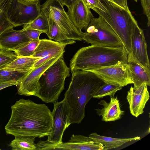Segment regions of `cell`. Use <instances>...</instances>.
<instances>
[{"instance_id": "1", "label": "cell", "mask_w": 150, "mask_h": 150, "mask_svg": "<svg viewBox=\"0 0 150 150\" xmlns=\"http://www.w3.org/2000/svg\"><path fill=\"white\" fill-rule=\"evenodd\" d=\"M10 118L5 126L7 134L41 138L49 135L52 119L45 104L22 98L11 106Z\"/></svg>"}, {"instance_id": "2", "label": "cell", "mask_w": 150, "mask_h": 150, "mask_svg": "<svg viewBox=\"0 0 150 150\" xmlns=\"http://www.w3.org/2000/svg\"><path fill=\"white\" fill-rule=\"evenodd\" d=\"M64 101L67 114V127L80 123L85 116V107L95 92L105 83L95 73L76 70L72 73Z\"/></svg>"}, {"instance_id": "3", "label": "cell", "mask_w": 150, "mask_h": 150, "mask_svg": "<svg viewBox=\"0 0 150 150\" xmlns=\"http://www.w3.org/2000/svg\"><path fill=\"white\" fill-rule=\"evenodd\" d=\"M128 54L124 46L112 47L96 45L79 49L70 60L71 73L88 71L120 63H127Z\"/></svg>"}, {"instance_id": "4", "label": "cell", "mask_w": 150, "mask_h": 150, "mask_svg": "<svg viewBox=\"0 0 150 150\" xmlns=\"http://www.w3.org/2000/svg\"><path fill=\"white\" fill-rule=\"evenodd\" d=\"M105 11L95 8L93 9L110 25L121 41L128 56L132 54L131 37L137 21L128 6L123 8L112 0H101Z\"/></svg>"}, {"instance_id": "5", "label": "cell", "mask_w": 150, "mask_h": 150, "mask_svg": "<svg viewBox=\"0 0 150 150\" xmlns=\"http://www.w3.org/2000/svg\"><path fill=\"white\" fill-rule=\"evenodd\" d=\"M70 68L64 61L63 54L40 76L36 96L46 103L57 101L64 89L66 78L70 76Z\"/></svg>"}, {"instance_id": "6", "label": "cell", "mask_w": 150, "mask_h": 150, "mask_svg": "<svg viewBox=\"0 0 150 150\" xmlns=\"http://www.w3.org/2000/svg\"><path fill=\"white\" fill-rule=\"evenodd\" d=\"M0 6L14 27L29 23L41 13L39 0L27 2L21 0H1Z\"/></svg>"}, {"instance_id": "7", "label": "cell", "mask_w": 150, "mask_h": 150, "mask_svg": "<svg viewBox=\"0 0 150 150\" xmlns=\"http://www.w3.org/2000/svg\"><path fill=\"white\" fill-rule=\"evenodd\" d=\"M83 32L84 39L92 45L112 47L123 46L113 30L101 16L93 18Z\"/></svg>"}, {"instance_id": "8", "label": "cell", "mask_w": 150, "mask_h": 150, "mask_svg": "<svg viewBox=\"0 0 150 150\" xmlns=\"http://www.w3.org/2000/svg\"><path fill=\"white\" fill-rule=\"evenodd\" d=\"M41 8L48 13L69 38L75 40H84L83 32L74 25L60 3L55 0H47L41 5Z\"/></svg>"}, {"instance_id": "9", "label": "cell", "mask_w": 150, "mask_h": 150, "mask_svg": "<svg viewBox=\"0 0 150 150\" xmlns=\"http://www.w3.org/2000/svg\"><path fill=\"white\" fill-rule=\"evenodd\" d=\"M88 71L95 73L105 83L114 84L122 87L133 83L127 63L117 64Z\"/></svg>"}, {"instance_id": "10", "label": "cell", "mask_w": 150, "mask_h": 150, "mask_svg": "<svg viewBox=\"0 0 150 150\" xmlns=\"http://www.w3.org/2000/svg\"><path fill=\"white\" fill-rule=\"evenodd\" d=\"M64 53L52 58L39 67L33 68L17 86V93L20 95L36 96L39 79L44 72Z\"/></svg>"}, {"instance_id": "11", "label": "cell", "mask_w": 150, "mask_h": 150, "mask_svg": "<svg viewBox=\"0 0 150 150\" xmlns=\"http://www.w3.org/2000/svg\"><path fill=\"white\" fill-rule=\"evenodd\" d=\"M53 104L54 108L51 112L52 125L47 140L57 145L63 142V135L67 128V114L63 100L60 102L56 101Z\"/></svg>"}, {"instance_id": "12", "label": "cell", "mask_w": 150, "mask_h": 150, "mask_svg": "<svg viewBox=\"0 0 150 150\" xmlns=\"http://www.w3.org/2000/svg\"><path fill=\"white\" fill-rule=\"evenodd\" d=\"M66 45L58 42L44 39L40 40L32 57L39 58L33 68L39 67L53 57L65 52Z\"/></svg>"}, {"instance_id": "13", "label": "cell", "mask_w": 150, "mask_h": 150, "mask_svg": "<svg viewBox=\"0 0 150 150\" xmlns=\"http://www.w3.org/2000/svg\"><path fill=\"white\" fill-rule=\"evenodd\" d=\"M131 39L133 56L143 67L150 70L147 43L143 31L139 27L137 22L133 28Z\"/></svg>"}, {"instance_id": "14", "label": "cell", "mask_w": 150, "mask_h": 150, "mask_svg": "<svg viewBox=\"0 0 150 150\" xmlns=\"http://www.w3.org/2000/svg\"><path fill=\"white\" fill-rule=\"evenodd\" d=\"M149 98V93L146 83L142 84L137 88L131 86L127 92L126 96L131 114L137 117L143 113L144 109Z\"/></svg>"}, {"instance_id": "15", "label": "cell", "mask_w": 150, "mask_h": 150, "mask_svg": "<svg viewBox=\"0 0 150 150\" xmlns=\"http://www.w3.org/2000/svg\"><path fill=\"white\" fill-rule=\"evenodd\" d=\"M68 8V15L74 25L80 30L87 27L94 17L90 9L82 0H77Z\"/></svg>"}, {"instance_id": "16", "label": "cell", "mask_w": 150, "mask_h": 150, "mask_svg": "<svg viewBox=\"0 0 150 150\" xmlns=\"http://www.w3.org/2000/svg\"><path fill=\"white\" fill-rule=\"evenodd\" d=\"M57 149L74 150H104L101 144L95 142L89 137L73 135L66 142L57 145Z\"/></svg>"}, {"instance_id": "17", "label": "cell", "mask_w": 150, "mask_h": 150, "mask_svg": "<svg viewBox=\"0 0 150 150\" xmlns=\"http://www.w3.org/2000/svg\"><path fill=\"white\" fill-rule=\"evenodd\" d=\"M127 64L134 88H137L144 83L150 86V70L143 67L132 54L128 56Z\"/></svg>"}, {"instance_id": "18", "label": "cell", "mask_w": 150, "mask_h": 150, "mask_svg": "<svg viewBox=\"0 0 150 150\" xmlns=\"http://www.w3.org/2000/svg\"><path fill=\"white\" fill-rule=\"evenodd\" d=\"M32 40L21 30L12 28L4 31L0 36V50H8L14 52L24 43Z\"/></svg>"}, {"instance_id": "19", "label": "cell", "mask_w": 150, "mask_h": 150, "mask_svg": "<svg viewBox=\"0 0 150 150\" xmlns=\"http://www.w3.org/2000/svg\"><path fill=\"white\" fill-rule=\"evenodd\" d=\"M110 96V100L107 103L105 100H100L98 104L103 107L96 109V113L99 116H102L101 120L106 122L114 121L120 119L125 114V111L120 109L117 96Z\"/></svg>"}, {"instance_id": "20", "label": "cell", "mask_w": 150, "mask_h": 150, "mask_svg": "<svg viewBox=\"0 0 150 150\" xmlns=\"http://www.w3.org/2000/svg\"><path fill=\"white\" fill-rule=\"evenodd\" d=\"M88 137L95 142L102 144L104 146V150L117 148L128 142L141 139L138 136L127 138H113L100 135L96 132L92 133Z\"/></svg>"}, {"instance_id": "21", "label": "cell", "mask_w": 150, "mask_h": 150, "mask_svg": "<svg viewBox=\"0 0 150 150\" xmlns=\"http://www.w3.org/2000/svg\"><path fill=\"white\" fill-rule=\"evenodd\" d=\"M41 12L45 15L48 21L49 30L47 35L50 40H53L66 46L76 42V40L69 38L62 32L54 21L45 11L41 8Z\"/></svg>"}, {"instance_id": "22", "label": "cell", "mask_w": 150, "mask_h": 150, "mask_svg": "<svg viewBox=\"0 0 150 150\" xmlns=\"http://www.w3.org/2000/svg\"><path fill=\"white\" fill-rule=\"evenodd\" d=\"M40 59L33 57H18L5 68L27 75L33 69L36 62Z\"/></svg>"}, {"instance_id": "23", "label": "cell", "mask_w": 150, "mask_h": 150, "mask_svg": "<svg viewBox=\"0 0 150 150\" xmlns=\"http://www.w3.org/2000/svg\"><path fill=\"white\" fill-rule=\"evenodd\" d=\"M9 146L12 150H35V137L16 136Z\"/></svg>"}, {"instance_id": "24", "label": "cell", "mask_w": 150, "mask_h": 150, "mask_svg": "<svg viewBox=\"0 0 150 150\" xmlns=\"http://www.w3.org/2000/svg\"><path fill=\"white\" fill-rule=\"evenodd\" d=\"M35 29L43 31L47 34L49 30V24L45 15L41 13L33 21L29 23L23 25L22 30Z\"/></svg>"}, {"instance_id": "25", "label": "cell", "mask_w": 150, "mask_h": 150, "mask_svg": "<svg viewBox=\"0 0 150 150\" xmlns=\"http://www.w3.org/2000/svg\"><path fill=\"white\" fill-rule=\"evenodd\" d=\"M122 87L118 85L105 83L95 92L93 98L100 99L108 96L114 97L115 93Z\"/></svg>"}, {"instance_id": "26", "label": "cell", "mask_w": 150, "mask_h": 150, "mask_svg": "<svg viewBox=\"0 0 150 150\" xmlns=\"http://www.w3.org/2000/svg\"><path fill=\"white\" fill-rule=\"evenodd\" d=\"M40 40H32L22 45L14 52L18 57H32Z\"/></svg>"}, {"instance_id": "27", "label": "cell", "mask_w": 150, "mask_h": 150, "mask_svg": "<svg viewBox=\"0 0 150 150\" xmlns=\"http://www.w3.org/2000/svg\"><path fill=\"white\" fill-rule=\"evenodd\" d=\"M26 75L18 71L6 68L0 69V81H14L20 82Z\"/></svg>"}, {"instance_id": "28", "label": "cell", "mask_w": 150, "mask_h": 150, "mask_svg": "<svg viewBox=\"0 0 150 150\" xmlns=\"http://www.w3.org/2000/svg\"><path fill=\"white\" fill-rule=\"evenodd\" d=\"M18 57L16 53L8 50H0V69L16 59Z\"/></svg>"}, {"instance_id": "29", "label": "cell", "mask_w": 150, "mask_h": 150, "mask_svg": "<svg viewBox=\"0 0 150 150\" xmlns=\"http://www.w3.org/2000/svg\"><path fill=\"white\" fill-rule=\"evenodd\" d=\"M13 28V25L8 20L0 6V36L5 31Z\"/></svg>"}, {"instance_id": "30", "label": "cell", "mask_w": 150, "mask_h": 150, "mask_svg": "<svg viewBox=\"0 0 150 150\" xmlns=\"http://www.w3.org/2000/svg\"><path fill=\"white\" fill-rule=\"evenodd\" d=\"M57 145L48 141H39L35 144L36 150H57L56 147Z\"/></svg>"}, {"instance_id": "31", "label": "cell", "mask_w": 150, "mask_h": 150, "mask_svg": "<svg viewBox=\"0 0 150 150\" xmlns=\"http://www.w3.org/2000/svg\"><path fill=\"white\" fill-rule=\"evenodd\" d=\"M144 14L147 19V26L150 25V0H140Z\"/></svg>"}, {"instance_id": "32", "label": "cell", "mask_w": 150, "mask_h": 150, "mask_svg": "<svg viewBox=\"0 0 150 150\" xmlns=\"http://www.w3.org/2000/svg\"><path fill=\"white\" fill-rule=\"evenodd\" d=\"M23 33L31 40L39 39L41 34L44 32L42 31L35 29H28L22 30Z\"/></svg>"}, {"instance_id": "33", "label": "cell", "mask_w": 150, "mask_h": 150, "mask_svg": "<svg viewBox=\"0 0 150 150\" xmlns=\"http://www.w3.org/2000/svg\"><path fill=\"white\" fill-rule=\"evenodd\" d=\"M86 5L89 8L93 9L97 8L104 10V6L101 2V0H82Z\"/></svg>"}, {"instance_id": "34", "label": "cell", "mask_w": 150, "mask_h": 150, "mask_svg": "<svg viewBox=\"0 0 150 150\" xmlns=\"http://www.w3.org/2000/svg\"><path fill=\"white\" fill-rule=\"evenodd\" d=\"M20 82L14 81H0V90L11 86L14 85L17 86Z\"/></svg>"}, {"instance_id": "35", "label": "cell", "mask_w": 150, "mask_h": 150, "mask_svg": "<svg viewBox=\"0 0 150 150\" xmlns=\"http://www.w3.org/2000/svg\"><path fill=\"white\" fill-rule=\"evenodd\" d=\"M112 1L119 6L125 8L128 7L127 0H112Z\"/></svg>"}, {"instance_id": "36", "label": "cell", "mask_w": 150, "mask_h": 150, "mask_svg": "<svg viewBox=\"0 0 150 150\" xmlns=\"http://www.w3.org/2000/svg\"><path fill=\"white\" fill-rule=\"evenodd\" d=\"M77 0H60L61 4L63 6H66L68 8L73 3Z\"/></svg>"}, {"instance_id": "37", "label": "cell", "mask_w": 150, "mask_h": 150, "mask_svg": "<svg viewBox=\"0 0 150 150\" xmlns=\"http://www.w3.org/2000/svg\"><path fill=\"white\" fill-rule=\"evenodd\" d=\"M25 2H34L38 1L39 0H21Z\"/></svg>"}, {"instance_id": "38", "label": "cell", "mask_w": 150, "mask_h": 150, "mask_svg": "<svg viewBox=\"0 0 150 150\" xmlns=\"http://www.w3.org/2000/svg\"><path fill=\"white\" fill-rule=\"evenodd\" d=\"M55 0L57 1L58 2H59V3H60V0Z\"/></svg>"}, {"instance_id": "39", "label": "cell", "mask_w": 150, "mask_h": 150, "mask_svg": "<svg viewBox=\"0 0 150 150\" xmlns=\"http://www.w3.org/2000/svg\"><path fill=\"white\" fill-rule=\"evenodd\" d=\"M134 0V1H135L137 2V0Z\"/></svg>"}, {"instance_id": "40", "label": "cell", "mask_w": 150, "mask_h": 150, "mask_svg": "<svg viewBox=\"0 0 150 150\" xmlns=\"http://www.w3.org/2000/svg\"><path fill=\"white\" fill-rule=\"evenodd\" d=\"M1 0H0V2L1 1Z\"/></svg>"}, {"instance_id": "41", "label": "cell", "mask_w": 150, "mask_h": 150, "mask_svg": "<svg viewBox=\"0 0 150 150\" xmlns=\"http://www.w3.org/2000/svg\"><path fill=\"white\" fill-rule=\"evenodd\" d=\"M0 150H1V149H0Z\"/></svg>"}]
</instances>
